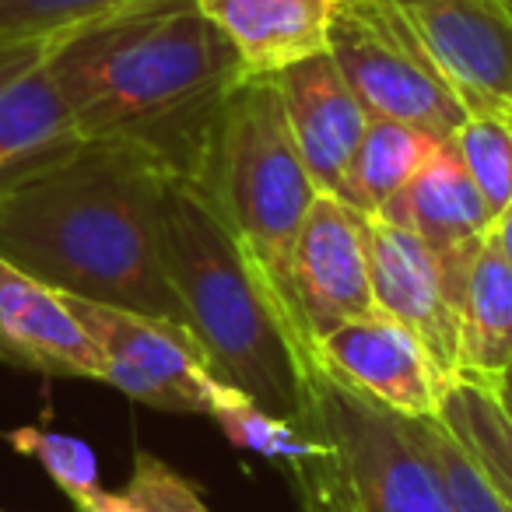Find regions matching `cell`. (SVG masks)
Returning a JSON list of instances; mask_svg holds the SVG:
<instances>
[{
  "mask_svg": "<svg viewBox=\"0 0 512 512\" xmlns=\"http://www.w3.org/2000/svg\"><path fill=\"white\" fill-rule=\"evenodd\" d=\"M169 169L123 141H81L0 186V256L60 295L183 323L162 260Z\"/></svg>",
  "mask_w": 512,
  "mask_h": 512,
  "instance_id": "6da1fadb",
  "label": "cell"
},
{
  "mask_svg": "<svg viewBox=\"0 0 512 512\" xmlns=\"http://www.w3.org/2000/svg\"><path fill=\"white\" fill-rule=\"evenodd\" d=\"M43 53L81 141L134 144L172 179L197 172L221 106L249 78L197 0H141Z\"/></svg>",
  "mask_w": 512,
  "mask_h": 512,
  "instance_id": "7a4b0ae2",
  "label": "cell"
},
{
  "mask_svg": "<svg viewBox=\"0 0 512 512\" xmlns=\"http://www.w3.org/2000/svg\"><path fill=\"white\" fill-rule=\"evenodd\" d=\"M162 260L207 372L306 428L320 365L292 341L232 235L179 179H169L162 197Z\"/></svg>",
  "mask_w": 512,
  "mask_h": 512,
  "instance_id": "3957f363",
  "label": "cell"
},
{
  "mask_svg": "<svg viewBox=\"0 0 512 512\" xmlns=\"http://www.w3.org/2000/svg\"><path fill=\"white\" fill-rule=\"evenodd\" d=\"M179 183L190 186L232 235L278 320L316 362V344L292 292V249L320 190L292 141L274 74H249L235 85L214 120L197 172Z\"/></svg>",
  "mask_w": 512,
  "mask_h": 512,
  "instance_id": "277c9868",
  "label": "cell"
},
{
  "mask_svg": "<svg viewBox=\"0 0 512 512\" xmlns=\"http://www.w3.org/2000/svg\"><path fill=\"white\" fill-rule=\"evenodd\" d=\"M306 428L320 453L288 470L302 512H453L418 418L386 411L320 369Z\"/></svg>",
  "mask_w": 512,
  "mask_h": 512,
  "instance_id": "5b68a950",
  "label": "cell"
},
{
  "mask_svg": "<svg viewBox=\"0 0 512 512\" xmlns=\"http://www.w3.org/2000/svg\"><path fill=\"white\" fill-rule=\"evenodd\" d=\"M327 53L369 116L449 141L467 120L453 85L393 0H341Z\"/></svg>",
  "mask_w": 512,
  "mask_h": 512,
  "instance_id": "8992f818",
  "label": "cell"
},
{
  "mask_svg": "<svg viewBox=\"0 0 512 512\" xmlns=\"http://www.w3.org/2000/svg\"><path fill=\"white\" fill-rule=\"evenodd\" d=\"M102 358V383L137 404L176 414H211L225 386L207 372L183 323L144 316L106 302L60 295Z\"/></svg>",
  "mask_w": 512,
  "mask_h": 512,
  "instance_id": "52a82bcc",
  "label": "cell"
},
{
  "mask_svg": "<svg viewBox=\"0 0 512 512\" xmlns=\"http://www.w3.org/2000/svg\"><path fill=\"white\" fill-rule=\"evenodd\" d=\"M292 292L313 344L348 323L379 316L365 260L362 214L330 193L313 200L299 228L292 249Z\"/></svg>",
  "mask_w": 512,
  "mask_h": 512,
  "instance_id": "ba28073f",
  "label": "cell"
},
{
  "mask_svg": "<svg viewBox=\"0 0 512 512\" xmlns=\"http://www.w3.org/2000/svg\"><path fill=\"white\" fill-rule=\"evenodd\" d=\"M362 239L379 316L400 323L421 344L442 386H449L456 379L460 313L442 285L435 256L411 228L393 225L379 214L362 218Z\"/></svg>",
  "mask_w": 512,
  "mask_h": 512,
  "instance_id": "9c48e42d",
  "label": "cell"
},
{
  "mask_svg": "<svg viewBox=\"0 0 512 512\" xmlns=\"http://www.w3.org/2000/svg\"><path fill=\"white\" fill-rule=\"evenodd\" d=\"M467 116L512 102V25L498 0H393Z\"/></svg>",
  "mask_w": 512,
  "mask_h": 512,
  "instance_id": "30bf717a",
  "label": "cell"
},
{
  "mask_svg": "<svg viewBox=\"0 0 512 512\" xmlns=\"http://www.w3.org/2000/svg\"><path fill=\"white\" fill-rule=\"evenodd\" d=\"M379 218L411 228L425 242L428 253L435 256L442 285L460 313L470 267L488 242L495 218H491L474 179L456 158L453 144H439L418 169V176L379 211Z\"/></svg>",
  "mask_w": 512,
  "mask_h": 512,
  "instance_id": "8fae6325",
  "label": "cell"
},
{
  "mask_svg": "<svg viewBox=\"0 0 512 512\" xmlns=\"http://www.w3.org/2000/svg\"><path fill=\"white\" fill-rule=\"evenodd\" d=\"M316 362L330 379L376 400L386 411H397L404 418L439 414L446 386L435 376L421 344L386 316L348 323L327 334L316 344Z\"/></svg>",
  "mask_w": 512,
  "mask_h": 512,
  "instance_id": "7c38bea8",
  "label": "cell"
},
{
  "mask_svg": "<svg viewBox=\"0 0 512 512\" xmlns=\"http://www.w3.org/2000/svg\"><path fill=\"white\" fill-rule=\"evenodd\" d=\"M274 85L285 106L292 141L316 190L341 200L344 176L365 134L369 113L355 99L330 53H316L274 74Z\"/></svg>",
  "mask_w": 512,
  "mask_h": 512,
  "instance_id": "4fadbf2b",
  "label": "cell"
},
{
  "mask_svg": "<svg viewBox=\"0 0 512 512\" xmlns=\"http://www.w3.org/2000/svg\"><path fill=\"white\" fill-rule=\"evenodd\" d=\"M0 362L53 379H102V358L60 292L0 256Z\"/></svg>",
  "mask_w": 512,
  "mask_h": 512,
  "instance_id": "5bb4252c",
  "label": "cell"
},
{
  "mask_svg": "<svg viewBox=\"0 0 512 512\" xmlns=\"http://www.w3.org/2000/svg\"><path fill=\"white\" fill-rule=\"evenodd\" d=\"M81 144L43 50L0 57V186L15 183Z\"/></svg>",
  "mask_w": 512,
  "mask_h": 512,
  "instance_id": "9a60e30c",
  "label": "cell"
},
{
  "mask_svg": "<svg viewBox=\"0 0 512 512\" xmlns=\"http://www.w3.org/2000/svg\"><path fill=\"white\" fill-rule=\"evenodd\" d=\"M197 8L235 46L246 74H281L327 53L341 0H197Z\"/></svg>",
  "mask_w": 512,
  "mask_h": 512,
  "instance_id": "2e32d148",
  "label": "cell"
},
{
  "mask_svg": "<svg viewBox=\"0 0 512 512\" xmlns=\"http://www.w3.org/2000/svg\"><path fill=\"white\" fill-rule=\"evenodd\" d=\"M512 369V271L484 242L470 267L460 302V344H456V379L498 390Z\"/></svg>",
  "mask_w": 512,
  "mask_h": 512,
  "instance_id": "e0dca14e",
  "label": "cell"
},
{
  "mask_svg": "<svg viewBox=\"0 0 512 512\" xmlns=\"http://www.w3.org/2000/svg\"><path fill=\"white\" fill-rule=\"evenodd\" d=\"M439 144L446 141H435V137L407 127V123L369 116L355 158L348 165V176H344L341 204H348L362 218L379 214L418 176V169Z\"/></svg>",
  "mask_w": 512,
  "mask_h": 512,
  "instance_id": "ac0fdd59",
  "label": "cell"
},
{
  "mask_svg": "<svg viewBox=\"0 0 512 512\" xmlns=\"http://www.w3.org/2000/svg\"><path fill=\"white\" fill-rule=\"evenodd\" d=\"M439 418L477 463L491 488L512 505V404L484 386L453 383L442 390Z\"/></svg>",
  "mask_w": 512,
  "mask_h": 512,
  "instance_id": "d6986e66",
  "label": "cell"
},
{
  "mask_svg": "<svg viewBox=\"0 0 512 512\" xmlns=\"http://www.w3.org/2000/svg\"><path fill=\"white\" fill-rule=\"evenodd\" d=\"M141 0H0V57L50 50Z\"/></svg>",
  "mask_w": 512,
  "mask_h": 512,
  "instance_id": "ffe728a7",
  "label": "cell"
},
{
  "mask_svg": "<svg viewBox=\"0 0 512 512\" xmlns=\"http://www.w3.org/2000/svg\"><path fill=\"white\" fill-rule=\"evenodd\" d=\"M211 418L218 421L232 446L246 449V453H260L267 460H278L288 470H295L299 463L313 460L320 453V439H316L313 428H302L288 418H278V414L256 407L253 400L228 390V386L218 404H214Z\"/></svg>",
  "mask_w": 512,
  "mask_h": 512,
  "instance_id": "44dd1931",
  "label": "cell"
},
{
  "mask_svg": "<svg viewBox=\"0 0 512 512\" xmlns=\"http://www.w3.org/2000/svg\"><path fill=\"white\" fill-rule=\"evenodd\" d=\"M449 144L481 190L491 218H498L512 204V127L498 113L467 116Z\"/></svg>",
  "mask_w": 512,
  "mask_h": 512,
  "instance_id": "7402d4cb",
  "label": "cell"
},
{
  "mask_svg": "<svg viewBox=\"0 0 512 512\" xmlns=\"http://www.w3.org/2000/svg\"><path fill=\"white\" fill-rule=\"evenodd\" d=\"M78 512H211L186 477L151 453L134 456V470L123 491H106L74 505Z\"/></svg>",
  "mask_w": 512,
  "mask_h": 512,
  "instance_id": "603a6c76",
  "label": "cell"
},
{
  "mask_svg": "<svg viewBox=\"0 0 512 512\" xmlns=\"http://www.w3.org/2000/svg\"><path fill=\"white\" fill-rule=\"evenodd\" d=\"M8 442L15 453L36 460L74 505H81L85 498L102 491L99 460H95L88 442L74 439V435H64V432H50V428H39V425L11 428Z\"/></svg>",
  "mask_w": 512,
  "mask_h": 512,
  "instance_id": "cb8c5ba5",
  "label": "cell"
},
{
  "mask_svg": "<svg viewBox=\"0 0 512 512\" xmlns=\"http://www.w3.org/2000/svg\"><path fill=\"white\" fill-rule=\"evenodd\" d=\"M418 425H421V435H425L428 449H432L435 463H439L449 509L453 512H512V505L491 488V481L477 470V463L470 460L467 449L456 442V435L442 425L439 414L418 418Z\"/></svg>",
  "mask_w": 512,
  "mask_h": 512,
  "instance_id": "d4e9b609",
  "label": "cell"
},
{
  "mask_svg": "<svg viewBox=\"0 0 512 512\" xmlns=\"http://www.w3.org/2000/svg\"><path fill=\"white\" fill-rule=\"evenodd\" d=\"M491 242H495V249L502 253V260L512 271V204L505 207V211L495 218V225H491Z\"/></svg>",
  "mask_w": 512,
  "mask_h": 512,
  "instance_id": "484cf974",
  "label": "cell"
},
{
  "mask_svg": "<svg viewBox=\"0 0 512 512\" xmlns=\"http://www.w3.org/2000/svg\"><path fill=\"white\" fill-rule=\"evenodd\" d=\"M498 397H502V400H509V404H512V369L509 372H505V379H502V386H498Z\"/></svg>",
  "mask_w": 512,
  "mask_h": 512,
  "instance_id": "4316f807",
  "label": "cell"
},
{
  "mask_svg": "<svg viewBox=\"0 0 512 512\" xmlns=\"http://www.w3.org/2000/svg\"><path fill=\"white\" fill-rule=\"evenodd\" d=\"M498 8L505 11V18H509V25H512V0H498Z\"/></svg>",
  "mask_w": 512,
  "mask_h": 512,
  "instance_id": "83f0119b",
  "label": "cell"
},
{
  "mask_svg": "<svg viewBox=\"0 0 512 512\" xmlns=\"http://www.w3.org/2000/svg\"><path fill=\"white\" fill-rule=\"evenodd\" d=\"M498 116H502V120L512 127V102H509V106H505V109H498Z\"/></svg>",
  "mask_w": 512,
  "mask_h": 512,
  "instance_id": "f1b7e54d",
  "label": "cell"
},
{
  "mask_svg": "<svg viewBox=\"0 0 512 512\" xmlns=\"http://www.w3.org/2000/svg\"><path fill=\"white\" fill-rule=\"evenodd\" d=\"M0 512H8V509H0Z\"/></svg>",
  "mask_w": 512,
  "mask_h": 512,
  "instance_id": "f546056e",
  "label": "cell"
}]
</instances>
